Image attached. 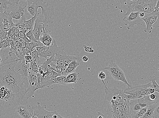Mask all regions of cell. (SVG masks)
I'll return each mask as SVG.
<instances>
[{
    "instance_id": "obj_1",
    "label": "cell",
    "mask_w": 159,
    "mask_h": 118,
    "mask_svg": "<svg viewBox=\"0 0 159 118\" xmlns=\"http://www.w3.org/2000/svg\"><path fill=\"white\" fill-rule=\"evenodd\" d=\"M19 61L1 66L0 86L6 87L12 91L16 98L17 105H25L31 96L28 77H24L15 69L17 63Z\"/></svg>"
},
{
    "instance_id": "obj_2",
    "label": "cell",
    "mask_w": 159,
    "mask_h": 118,
    "mask_svg": "<svg viewBox=\"0 0 159 118\" xmlns=\"http://www.w3.org/2000/svg\"><path fill=\"white\" fill-rule=\"evenodd\" d=\"M27 1V11L32 17L38 12V9L41 8L42 15L45 19H52L55 14L54 8L52 4L47 2L44 0H29Z\"/></svg>"
},
{
    "instance_id": "obj_3",
    "label": "cell",
    "mask_w": 159,
    "mask_h": 118,
    "mask_svg": "<svg viewBox=\"0 0 159 118\" xmlns=\"http://www.w3.org/2000/svg\"><path fill=\"white\" fill-rule=\"evenodd\" d=\"M157 0H138L133 4L130 8L131 12H143L146 14L152 13L155 10Z\"/></svg>"
},
{
    "instance_id": "obj_4",
    "label": "cell",
    "mask_w": 159,
    "mask_h": 118,
    "mask_svg": "<svg viewBox=\"0 0 159 118\" xmlns=\"http://www.w3.org/2000/svg\"><path fill=\"white\" fill-rule=\"evenodd\" d=\"M28 5L27 1L20 0L18 3H16L11 8L9 13L14 19L18 21L16 24L23 22L25 19L24 14Z\"/></svg>"
},
{
    "instance_id": "obj_5",
    "label": "cell",
    "mask_w": 159,
    "mask_h": 118,
    "mask_svg": "<svg viewBox=\"0 0 159 118\" xmlns=\"http://www.w3.org/2000/svg\"><path fill=\"white\" fill-rule=\"evenodd\" d=\"M47 106L44 105H40L39 102L37 103V106H32L34 116L33 118H63L56 111L50 112L45 110Z\"/></svg>"
},
{
    "instance_id": "obj_6",
    "label": "cell",
    "mask_w": 159,
    "mask_h": 118,
    "mask_svg": "<svg viewBox=\"0 0 159 118\" xmlns=\"http://www.w3.org/2000/svg\"><path fill=\"white\" fill-rule=\"evenodd\" d=\"M53 23V22L51 20L46 19L45 17L43 16H40L39 15L36 21L34 29L33 30V34L37 40L40 41V36L44 26H45L48 28L49 27L48 24Z\"/></svg>"
},
{
    "instance_id": "obj_7",
    "label": "cell",
    "mask_w": 159,
    "mask_h": 118,
    "mask_svg": "<svg viewBox=\"0 0 159 118\" xmlns=\"http://www.w3.org/2000/svg\"><path fill=\"white\" fill-rule=\"evenodd\" d=\"M139 13L138 12H131L125 15L123 20L125 25H128L127 27L128 29H130L135 25H143L142 23L143 20L139 16Z\"/></svg>"
},
{
    "instance_id": "obj_8",
    "label": "cell",
    "mask_w": 159,
    "mask_h": 118,
    "mask_svg": "<svg viewBox=\"0 0 159 118\" xmlns=\"http://www.w3.org/2000/svg\"><path fill=\"white\" fill-rule=\"evenodd\" d=\"M13 18L3 8L0 9V28L9 31L15 25Z\"/></svg>"
},
{
    "instance_id": "obj_9",
    "label": "cell",
    "mask_w": 159,
    "mask_h": 118,
    "mask_svg": "<svg viewBox=\"0 0 159 118\" xmlns=\"http://www.w3.org/2000/svg\"><path fill=\"white\" fill-rule=\"evenodd\" d=\"M106 89L105 90L106 94L105 99L109 101L110 104H112L115 102L117 101V99L118 96L121 93L122 90L117 88H110L105 86Z\"/></svg>"
},
{
    "instance_id": "obj_10",
    "label": "cell",
    "mask_w": 159,
    "mask_h": 118,
    "mask_svg": "<svg viewBox=\"0 0 159 118\" xmlns=\"http://www.w3.org/2000/svg\"><path fill=\"white\" fill-rule=\"evenodd\" d=\"M9 47L1 49V66L10 62L20 60L17 57L12 56L9 54L10 51V48L9 49Z\"/></svg>"
},
{
    "instance_id": "obj_11",
    "label": "cell",
    "mask_w": 159,
    "mask_h": 118,
    "mask_svg": "<svg viewBox=\"0 0 159 118\" xmlns=\"http://www.w3.org/2000/svg\"><path fill=\"white\" fill-rule=\"evenodd\" d=\"M54 40L53 36L51 33V31L48 29L45 26H44L40 36V41L44 45L49 46Z\"/></svg>"
},
{
    "instance_id": "obj_12",
    "label": "cell",
    "mask_w": 159,
    "mask_h": 118,
    "mask_svg": "<svg viewBox=\"0 0 159 118\" xmlns=\"http://www.w3.org/2000/svg\"><path fill=\"white\" fill-rule=\"evenodd\" d=\"M142 18L146 25V28L144 29V31L151 33L153 29V26L157 20V17L153 13L146 14L145 16Z\"/></svg>"
},
{
    "instance_id": "obj_13",
    "label": "cell",
    "mask_w": 159,
    "mask_h": 118,
    "mask_svg": "<svg viewBox=\"0 0 159 118\" xmlns=\"http://www.w3.org/2000/svg\"><path fill=\"white\" fill-rule=\"evenodd\" d=\"M64 48H65L63 46L58 47L56 42L54 40L51 45L48 46L47 50L42 57L47 59L48 57H54L59 50Z\"/></svg>"
},
{
    "instance_id": "obj_14",
    "label": "cell",
    "mask_w": 159,
    "mask_h": 118,
    "mask_svg": "<svg viewBox=\"0 0 159 118\" xmlns=\"http://www.w3.org/2000/svg\"><path fill=\"white\" fill-rule=\"evenodd\" d=\"M20 61V60H19ZM19 61L18 62L16 66V71L20 73L24 77L27 78L28 69L30 67L31 63L26 64L25 58L21 60L19 64Z\"/></svg>"
},
{
    "instance_id": "obj_15",
    "label": "cell",
    "mask_w": 159,
    "mask_h": 118,
    "mask_svg": "<svg viewBox=\"0 0 159 118\" xmlns=\"http://www.w3.org/2000/svg\"><path fill=\"white\" fill-rule=\"evenodd\" d=\"M16 113L22 118H33V110L32 107H28L25 105H20L16 110Z\"/></svg>"
},
{
    "instance_id": "obj_16",
    "label": "cell",
    "mask_w": 159,
    "mask_h": 118,
    "mask_svg": "<svg viewBox=\"0 0 159 118\" xmlns=\"http://www.w3.org/2000/svg\"><path fill=\"white\" fill-rule=\"evenodd\" d=\"M138 0H120V9L125 13V15L130 13L131 6Z\"/></svg>"
},
{
    "instance_id": "obj_17",
    "label": "cell",
    "mask_w": 159,
    "mask_h": 118,
    "mask_svg": "<svg viewBox=\"0 0 159 118\" xmlns=\"http://www.w3.org/2000/svg\"><path fill=\"white\" fill-rule=\"evenodd\" d=\"M105 69L108 70V72L111 76L123 72L112 60H110L109 66L105 68Z\"/></svg>"
},
{
    "instance_id": "obj_18",
    "label": "cell",
    "mask_w": 159,
    "mask_h": 118,
    "mask_svg": "<svg viewBox=\"0 0 159 118\" xmlns=\"http://www.w3.org/2000/svg\"><path fill=\"white\" fill-rule=\"evenodd\" d=\"M143 97L149 105L157 104L159 102V92H155L153 93L144 96Z\"/></svg>"
},
{
    "instance_id": "obj_19",
    "label": "cell",
    "mask_w": 159,
    "mask_h": 118,
    "mask_svg": "<svg viewBox=\"0 0 159 118\" xmlns=\"http://www.w3.org/2000/svg\"><path fill=\"white\" fill-rule=\"evenodd\" d=\"M124 92L125 94L134 96L135 99L143 97L140 90L139 86L128 87L124 91Z\"/></svg>"
},
{
    "instance_id": "obj_20",
    "label": "cell",
    "mask_w": 159,
    "mask_h": 118,
    "mask_svg": "<svg viewBox=\"0 0 159 118\" xmlns=\"http://www.w3.org/2000/svg\"><path fill=\"white\" fill-rule=\"evenodd\" d=\"M16 3V0H0V9L3 8L9 13L11 8Z\"/></svg>"
},
{
    "instance_id": "obj_21",
    "label": "cell",
    "mask_w": 159,
    "mask_h": 118,
    "mask_svg": "<svg viewBox=\"0 0 159 118\" xmlns=\"http://www.w3.org/2000/svg\"><path fill=\"white\" fill-rule=\"evenodd\" d=\"M130 106L132 114L139 112L142 108L139 104L138 99H131Z\"/></svg>"
},
{
    "instance_id": "obj_22",
    "label": "cell",
    "mask_w": 159,
    "mask_h": 118,
    "mask_svg": "<svg viewBox=\"0 0 159 118\" xmlns=\"http://www.w3.org/2000/svg\"><path fill=\"white\" fill-rule=\"evenodd\" d=\"M40 13V12H38L35 14V16L32 17L30 20L27 21L25 19L24 20L23 23L28 30H33L34 29V24L35 23L37 18L39 16Z\"/></svg>"
},
{
    "instance_id": "obj_23",
    "label": "cell",
    "mask_w": 159,
    "mask_h": 118,
    "mask_svg": "<svg viewBox=\"0 0 159 118\" xmlns=\"http://www.w3.org/2000/svg\"><path fill=\"white\" fill-rule=\"evenodd\" d=\"M79 80L78 75L76 72L70 73L66 77V84L70 83H76Z\"/></svg>"
},
{
    "instance_id": "obj_24",
    "label": "cell",
    "mask_w": 159,
    "mask_h": 118,
    "mask_svg": "<svg viewBox=\"0 0 159 118\" xmlns=\"http://www.w3.org/2000/svg\"><path fill=\"white\" fill-rule=\"evenodd\" d=\"M157 106V104H151L147 107V109L146 113L142 118H153L154 111Z\"/></svg>"
},
{
    "instance_id": "obj_25",
    "label": "cell",
    "mask_w": 159,
    "mask_h": 118,
    "mask_svg": "<svg viewBox=\"0 0 159 118\" xmlns=\"http://www.w3.org/2000/svg\"><path fill=\"white\" fill-rule=\"evenodd\" d=\"M115 80L117 81H120L126 84L129 87H131V86L127 82L125 78V76L124 72H123L118 74L114 75L111 76Z\"/></svg>"
},
{
    "instance_id": "obj_26",
    "label": "cell",
    "mask_w": 159,
    "mask_h": 118,
    "mask_svg": "<svg viewBox=\"0 0 159 118\" xmlns=\"http://www.w3.org/2000/svg\"><path fill=\"white\" fill-rule=\"evenodd\" d=\"M44 45V44L40 41L38 42L31 41L29 43H26L25 47L31 52L36 47L43 46Z\"/></svg>"
},
{
    "instance_id": "obj_27",
    "label": "cell",
    "mask_w": 159,
    "mask_h": 118,
    "mask_svg": "<svg viewBox=\"0 0 159 118\" xmlns=\"http://www.w3.org/2000/svg\"><path fill=\"white\" fill-rule=\"evenodd\" d=\"M152 13L157 17V20L154 24L153 27L155 28H159V1H158L157 4L155 8V10Z\"/></svg>"
},
{
    "instance_id": "obj_28",
    "label": "cell",
    "mask_w": 159,
    "mask_h": 118,
    "mask_svg": "<svg viewBox=\"0 0 159 118\" xmlns=\"http://www.w3.org/2000/svg\"><path fill=\"white\" fill-rule=\"evenodd\" d=\"M66 76H59L55 77L52 80V82L53 84L55 83H59L61 84H66L65 83V81Z\"/></svg>"
},
{
    "instance_id": "obj_29",
    "label": "cell",
    "mask_w": 159,
    "mask_h": 118,
    "mask_svg": "<svg viewBox=\"0 0 159 118\" xmlns=\"http://www.w3.org/2000/svg\"><path fill=\"white\" fill-rule=\"evenodd\" d=\"M147 107L143 108L138 112L132 114L131 118H141L143 116L147 111Z\"/></svg>"
},
{
    "instance_id": "obj_30",
    "label": "cell",
    "mask_w": 159,
    "mask_h": 118,
    "mask_svg": "<svg viewBox=\"0 0 159 118\" xmlns=\"http://www.w3.org/2000/svg\"><path fill=\"white\" fill-rule=\"evenodd\" d=\"M54 57H51L47 59V60L46 61H44L43 62L42 65L40 66L41 67L43 71L44 72H45V71L46 69L48 66L50 65L51 63L53 61Z\"/></svg>"
},
{
    "instance_id": "obj_31",
    "label": "cell",
    "mask_w": 159,
    "mask_h": 118,
    "mask_svg": "<svg viewBox=\"0 0 159 118\" xmlns=\"http://www.w3.org/2000/svg\"><path fill=\"white\" fill-rule=\"evenodd\" d=\"M150 80L152 83L153 87L155 89V91L159 92V85L156 82V77L154 75L151 76Z\"/></svg>"
},
{
    "instance_id": "obj_32",
    "label": "cell",
    "mask_w": 159,
    "mask_h": 118,
    "mask_svg": "<svg viewBox=\"0 0 159 118\" xmlns=\"http://www.w3.org/2000/svg\"><path fill=\"white\" fill-rule=\"evenodd\" d=\"M125 112L126 114L127 118H131L132 113L130 106V102L125 103Z\"/></svg>"
},
{
    "instance_id": "obj_33",
    "label": "cell",
    "mask_w": 159,
    "mask_h": 118,
    "mask_svg": "<svg viewBox=\"0 0 159 118\" xmlns=\"http://www.w3.org/2000/svg\"><path fill=\"white\" fill-rule=\"evenodd\" d=\"M111 105L112 106L114 118H119L120 111L119 107H118V106H115L112 104Z\"/></svg>"
},
{
    "instance_id": "obj_34",
    "label": "cell",
    "mask_w": 159,
    "mask_h": 118,
    "mask_svg": "<svg viewBox=\"0 0 159 118\" xmlns=\"http://www.w3.org/2000/svg\"><path fill=\"white\" fill-rule=\"evenodd\" d=\"M1 49H4L11 47V44L9 40L7 39H3L0 43Z\"/></svg>"
},
{
    "instance_id": "obj_35",
    "label": "cell",
    "mask_w": 159,
    "mask_h": 118,
    "mask_svg": "<svg viewBox=\"0 0 159 118\" xmlns=\"http://www.w3.org/2000/svg\"><path fill=\"white\" fill-rule=\"evenodd\" d=\"M27 37L31 40V41L35 42H38L39 41H38L36 39L35 35L33 34V30H29L26 33Z\"/></svg>"
},
{
    "instance_id": "obj_36",
    "label": "cell",
    "mask_w": 159,
    "mask_h": 118,
    "mask_svg": "<svg viewBox=\"0 0 159 118\" xmlns=\"http://www.w3.org/2000/svg\"><path fill=\"white\" fill-rule=\"evenodd\" d=\"M8 35V31L3 28H0V38L2 40L7 39Z\"/></svg>"
},
{
    "instance_id": "obj_37",
    "label": "cell",
    "mask_w": 159,
    "mask_h": 118,
    "mask_svg": "<svg viewBox=\"0 0 159 118\" xmlns=\"http://www.w3.org/2000/svg\"><path fill=\"white\" fill-rule=\"evenodd\" d=\"M106 113L108 115L107 118H114L111 105L109 103L108 109L106 111Z\"/></svg>"
},
{
    "instance_id": "obj_38",
    "label": "cell",
    "mask_w": 159,
    "mask_h": 118,
    "mask_svg": "<svg viewBox=\"0 0 159 118\" xmlns=\"http://www.w3.org/2000/svg\"><path fill=\"white\" fill-rule=\"evenodd\" d=\"M30 68L32 70H33V71H34L36 73L39 72V65L36 63L33 60L31 62Z\"/></svg>"
},
{
    "instance_id": "obj_39",
    "label": "cell",
    "mask_w": 159,
    "mask_h": 118,
    "mask_svg": "<svg viewBox=\"0 0 159 118\" xmlns=\"http://www.w3.org/2000/svg\"><path fill=\"white\" fill-rule=\"evenodd\" d=\"M76 68L68 66L65 71L64 75L67 76L69 74L75 72Z\"/></svg>"
},
{
    "instance_id": "obj_40",
    "label": "cell",
    "mask_w": 159,
    "mask_h": 118,
    "mask_svg": "<svg viewBox=\"0 0 159 118\" xmlns=\"http://www.w3.org/2000/svg\"><path fill=\"white\" fill-rule=\"evenodd\" d=\"M139 101V104L142 107V108L146 107L149 106L148 103L145 101L143 97L138 98Z\"/></svg>"
},
{
    "instance_id": "obj_41",
    "label": "cell",
    "mask_w": 159,
    "mask_h": 118,
    "mask_svg": "<svg viewBox=\"0 0 159 118\" xmlns=\"http://www.w3.org/2000/svg\"><path fill=\"white\" fill-rule=\"evenodd\" d=\"M80 61L79 59L75 60L72 61L68 64V66L76 68L80 65Z\"/></svg>"
},
{
    "instance_id": "obj_42",
    "label": "cell",
    "mask_w": 159,
    "mask_h": 118,
    "mask_svg": "<svg viewBox=\"0 0 159 118\" xmlns=\"http://www.w3.org/2000/svg\"><path fill=\"white\" fill-rule=\"evenodd\" d=\"M153 118H159V102L157 104L156 108L154 111Z\"/></svg>"
},
{
    "instance_id": "obj_43",
    "label": "cell",
    "mask_w": 159,
    "mask_h": 118,
    "mask_svg": "<svg viewBox=\"0 0 159 118\" xmlns=\"http://www.w3.org/2000/svg\"><path fill=\"white\" fill-rule=\"evenodd\" d=\"M106 76V73L103 71H102L99 73L98 77L101 80H103L105 79Z\"/></svg>"
},
{
    "instance_id": "obj_44",
    "label": "cell",
    "mask_w": 159,
    "mask_h": 118,
    "mask_svg": "<svg viewBox=\"0 0 159 118\" xmlns=\"http://www.w3.org/2000/svg\"><path fill=\"white\" fill-rule=\"evenodd\" d=\"M118 107L120 110V112H125V106L123 103L119 102Z\"/></svg>"
},
{
    "instance_id": "obj_45",
    "label": "cell",
    "mask_w": 159,
    "mask_h": 118,
    "mask_svg": "<svg viewBox=\"0 0 159 118\" xmlns=\"http://www.w3.org/2000/svg\"><path fill=\"white\" fill-rule=\"evenodd\" d=\"M92 47H86L85 49H84L85 51L86 52L90 53H93L94 52V50L92 49Z\"/></svg>"
},
{
    "instance_id": "obj_46",
    "label": "cell",
    "mask_w": 159,
    "mask_h": 118,
    "mask_svg": "<svg viewBox=\"0 0 159 118\" xmlns=\"http://www.w3.org/2000/svg\"><path fill=\"white\" fill-rule=\"evenodd\" d=\"M96 117L98 118H107V117L105 116L104 114H103L102 113L98 112L97 116Z\"/></svg>"
},
{
    "instance_id": "obj_47",
    "label": "cell",
    "mask_w": 159,
    "mask_h": 118,
    "mask_svg": "<svg viewBox=\"0 0 159 118\" xmlns=\"http://www.w3.org/2000/svg\"><path fill=\"white\" fill-rule=\"evenodd\" d=\"M119 118H127L126 114L125 112H120Z\"/></svg>"
},
{
    "instance_id": "obj_48",
    "label": "cell",
    "mask_w": 159,
    "mask_h": 118,
    "mask_svg": "<svg viewBox=\"0 0 159 118\" xmlns=\"http://www.w3.org/2000/svg\"><path fill=\"white\" fill-rule=\"evenodd\" d=\"M82 60L84 62H87L89 60V58L86 56H84L82 58Z\"/></svg>"
},
{
    "instance_id": "obj_49",
    "label": "cell",
    "mask_w": 159,
    "mask_h": 118,
    "mask_svg": "<svg viewBox=\"0 0 159 118\" xmlns=\"http://www.w3.org/2000/svg\"><path fill=\"white\" fill-rule=\"evenodd\" d=\"M7 39H8L9 41H11V40H14V37H12V36H11L9 34L8 35V37H7Z\"/></svg>"
},
{
    "instance_id": "obj_50",
    "label": "cell",
    "mask_w": 159,
    "mask_h": 118,
    "mask_svg": "<svg viewBox=\"0 0 159 118\" xmlns=\"http://www.w3.org/2000/svg\"><path fill=\"white\" fill-rule=\"evenodd\" d=\"M146 13L143 12H140L139 13V16L140 17L143 18L146 15Z\"/></svg>"
},
{
    "instance_id": "obj_51",
    "label": "cell",
    "mask_w": 159,
    "mask_h": 118,
    "mask_svg": "<svg viewBox=\"0 0 159 118\" xmlns=\"http://www.w3.org/2000/svg\"><path fill=\"white\" fill-rule=\"evenodd\" d=\"M20 0H16V3H18V2H19L20 1ZM25 1H29V0H25Z\"/></svg>"
},
{
    "instance_id": "obj_52",
    "label": "cell",
    "mask_w": 159,
    "mask_h": 118,
    "mask_svg": "<svg viewBox=\"0 0 159 118\" xmlns=\"http://www.w3.org/2000/svg\"><path fill=\"white\" fill-rule=\"evenodd\" d=\"M84 49H85L87 47V46L86 45H84Z\"/></svg>"
}]
</instances>
